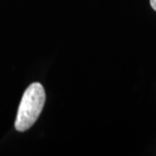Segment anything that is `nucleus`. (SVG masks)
Returning a JSON list of instances; mask_svg holds the SVG:
<instances>
[{
	"label": "nucleus",
	"instance_id": "f257e3e1",
	"mask_svg": "<svg viewBox=\"0 0 156 156\" xmlns=\"http://www.w3.org/2000/svg\"><path fill=\"white\" fill-rule=\"evenodd\" d=\"M46 101V93L39 82L32 83L24 91L15 119V129L23 132L30 129L40 117Z\"/></svg>",
	"mask_w": 156,
	"mask_h": 156
},
{
	"label": "nucleus",
	"instance_id": "f03ea898",
	"mask_svg": "<svg viewBox=\"0 0 156 156\" xmlns=\"http://www.w3.org/2000/svg\"><path fill=\"white\" fill-rule=\"evenodd\" d=\"M150 5H151V7L156 11V0H150Z\"/></svg>",
	"mask_w": 156,
	"mask_h": 156
}]
</instances>
